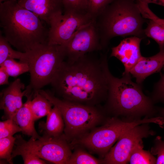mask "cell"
I'll return each instance as SVG.
<instances>
[{
    "label": "cell",
    "instance_id": "10",
    "mask_svg": "<svg viewBox=\"0 0 164 164\" xmlns=\"http://www.w3.org/2000/svg\"><path fill=\"white\" fill-rule=\"evenodd\" d=\"M149 123L137 125L128 130L120 137L116 144L105 155L103 163L110 164H125L128 162L134 149L142 139L153 135Z\"/></svg>",
    "mask_w": 164,
    "mask_h": 164
},
{
    "label": "cell",
    "instance_id": "12",
    "mask_svg": "<svg viewBox=\"0 0 164 164\" xmlns=\"http://www.w3.org/2000/svg\"><path fill=\"white\" fill-rule=\"evenodd\" d=\"M24 84L19 78L16 79L0 93V108L4 111V117L12 119L23 104L22 98L32 91L25 88Z\"/></svg>",
    "mask_w": 164,
    "mask_h": 164
},
{
    "label": "cell",
    "instance_id": "26",
    "mask_svg": "<svg viewBox=\"0 0 164 164\" xmlns=\"http://www.w3.org/2000/svg\"><path fill=\"white\" fill-rule=\"evenodd\" d=\"M15 148L13 149L12 153V159L16 156L20 155L22 157L25 164L46 163V162L31 152L15 144Z\"/></svg>",
    "mask_w": 164,
    "mask_h": 164
},
{
    "label": "cell",
    "instance_id": "22",
    "mask_svg": "<svg viewBox=\"0 0 164 164\" xmlns=\"http://www.w3.org/2000/svg\"><path fill=\"white\" fill-rule=\"evenodd\" d=\"M8 73L9 76L17 77L29 70L28 63L20 61L18 62L14 59H8L0 65Z\"/></svg>",
    "mask_w": 164,
    "mask_h": 164
},
{
    "label": "cell",
    "instance_id": "34",
    "mask_svg": "<svg viewBox=\"0 0 164 164\" xmlns=\"http://www.w3.org/2000/svg\"><path fill=\"white\" fill-rule=\"evenodd\" d=\"M158 111H159V117H161L163 120L164 123L161 126L163 127H164V108L158 109Z\"/></svg>",
    "mask_w": 164,
    "mask_h": 164
},
{
    "label": "cell",
    "instance_id": "35",
    "mask_svg": "<svg viewBox=\"0 0 164 164\" xmlns=\"http://www.w3.org/2000/svg\"><path fill=\"white\" fill-rule=\"evenodd\" d=\"M9 0H0V2H2L5 1H9Z\"/></svg>",
    "mask_w": 164,
    "mask_h": 164
},
{
    "label": "cell",
    "instance_id": "13",
    "mask_svg": "<svg viewBox=\"0 0 164 164\" xmlns=\"http://www.w3.org/2000/svg\"><path fill=\"white\" fill-rule=\"evenodd\" d=\"M142 39L135 36L125 38L118 45L111 48V56L117 58L124 66L123 74L130 73L142 56L140 50Z\"/></svg>",
    "mask_w": 164,
    "mask_h": 164
},
{
    "label": "cell",
    "instance_id": "23",
    "mask_svg": "<svg viewBox=\"0 0 164 164\" xmlns=\"http://www.w3.org/2000/svg\"><path fill=\"white\" fill-rule=\"evenodd\" d=\"M114 0H84V10L96 19L105 8Z\"/></svg>",
    "mask_w": 164,
    "mask_h": 164
},
{
    "label": "cell",
    "instance_id": "7",
    "mask_svg": "<svg viewBox=\"0 0 164 164\" xmlns=\"http://www.w3.org/2000/svg\"><path fill=\"white\" fill-rule=\"evenodd\" d=\"M156 122L155 117L124 120L113 118L103 126L81 138L79 142L90 150L105 155L115 142L128 130L138 125Z\"/></svg>",
    "mask_w": 164,
    "mask_h": 164
},
{
    "label": "cell",
    "instance_id": "1",
    "mask_svg": "<svg viewBox=\"0 0 164 164\" xmlns=\"http://www.w3.org/2000/svg\"><path fill=\"white\" fill-rule=\"evenodd\" d=\"M107 54L99 59L87 54L72 63L64 61L51 84L61 99L94 106L107 99L108 84Z\"/></svg>",
    "mask_w": 164,
    "mask_h": 164
},
{
    "label": "cell",
    "instance_id": "21",
    "mask_svg": "<svg viewBox=\"0 0 164 164\" xmlns=\"http://www.w3.org/2000/svg\"><path fill=\"white\" fill-rule=\"evenodd\" d=\"M146 36L154 39L159 45L160 50L164 48V25L150 19L147 27L144 29Z\"/></svg>",
    "mask_w": 164,
    "mask_h": 164
},
{
    "label": "cell",
    "instance_id": "29",
    "mask_svg": "<svg viewBox=\"0 0 164 164\" xmlns=\"http://www.w3.org/2000/svg\"><path fill=\"white\" fill-rule=\"evenodd\" d=\"M163 70L164 71V67ZM152 99L153 102L160 101L164 103V73L155 85Z\"/></svg>",
    "mask_w": 164,
    "mask_h": 164
},
{
    "label": "cell",
    "instance_id": "20",
    "mask_svg": "<svg viewBox=\"0 0 164 164\" xmlns=\"http://www.w3.org/2000/svg\"><path fill=\"white\" fill-rule=\"evenodd\" d=\"M142 143H140L133 150L128 162L131 164H156V158L151 152L143 149Z\"/></svg>",
    "mask_w": 164,
    "mask_h": 164
},
{
    "label": "cell",
    "instance_id": "9",
    "mask_svg": "<svg viewBox=\"0 0 164 164\" xmlns=\"http://www.w3.org/2000/svg\"><path fill=\"white\" fill-rule=\"evenodd\" d=\"M95 20L84 11L60 13L50 25L48 44L64 46L79 29Z\"/></svg>",
    "mask_w": 164,
    "mask_h": 164
},
{
    "label": "cell",
    "instance_id": "15",
    "mask_svg": "<svg viewBox=\"0 0 164 164\" xmlns=\"http://www.w3.org/2000/svg\"><path fill=\"white\" fill-rule=\"evenodd\" d=\"M164 67V48L160 49L157 54L149 57L142 56L130 73L141 84L148 76L160 72Z\"/></svg>",
    "mask_w": 164,
    "mask_h": 164
},
{
    "label": "cell",
    "instance_id": "24",
    "mask_svg": "<svg viewBox=\"0 0 164 164\" xmlns=\"http://www.w3.org/2000/svg\"><path fill=\"white\" fill-rule=\"evenodd\" d=\"M103 163V161L96 159L81 149L72 154L67 164H97Z\"/></svg>",
    "mask_w": 164,
    "mask_h": 164
},
{
    "label": "cell",
    "instance_id": "4",
    "mask_svg": "<svg viewBox=\"0 0 164 164\" xmlns=\"http://www.w3.org/2000/svg\"><path fill=\"white\" fill-rule=\"evenodd\" d=\"M105 68L108 84L107 106L111 111L131 119L144 116L150 118L156 112L152 99L143 94L141 84L132 81L130 73L118 78L111 74L108 64Z\"/></svg>",
    "mask_w": 164,
    "mask_h": 164
},
{
    "label": "cell",
    "instance_id": "11",
    "mask_svg": "<svg viewBox=\"0 0 164 164\" xmlns=\"http://www.w3.org/2000/svg\"><path fill=\"white\" fill-rule=\"evenodd\" d=\"M96 20L79 29L64 46L68 63H73L88 53L102 50Z\"/></svg>",
    "mask_w": 164,
    "mask_h": 164
},
{
    "label": "cell",
    "instance_id": "19",
    "mask_svg": "<svg viewBox=\"0 0 164 164\" xmlns=\"http://www.w3.org/2000/svg\"><path fill=\"white\" fill-rule=\"evenodd\" d=\"M25 53L14 50L11 46L10 43L0 33V65L8 59H17L19 61L24 62L25 59Z\"/></svg>",
    "mask_w": 164,
    "mask_h": 164
},
{
    "label": "cell",
    "instance_id": "25",
    "mask_svg": "<svg viewBox=\"0 0 164 164\" xmlns=\"http://www.w3.org/2000/svg\"><path fill=\"white\" fill-rule=\"evenodd\" d=\"M16 140L15 137L9 136L0 138V159L12 164V155Z\"/></svg>",
    "mask_w": 164,
    "mask_h": 164
},
{
    "label": "cell",
    "instance_id": "6",
    "mask_svg": "<svg viewBox=\"0 0 164 164\" xmlns=\"http://www.w3.org/2000/svg\"><path fill=\"white\" fill-rule=\"evenodd\" d=\"M38 91L60 111L64 123V135L67 141L92 128L101 119V114L94 106L60 99L48 91L40 89Z\"/></svg>",
    "mask_w": 164,
    "mask_h": 164
},
{
    "label": "cell",
    "instance_id": "28",
    "mask_svg": "<svg viewBox=\"0 0 164 164\" xmlns=\"http://www.w3.org/2000/svg\"><path fill=\"white\" fill-rule=\"evenodd\" d=\"M151 153L157 156L156 164H164V140L161 137L157 136L154 140V146L151 150Z\"/></svg>",
    "mask_w": 164,
    "mask_h": 164
},
{
    "label": "cell",
    "instance_id": "5",
    "mask_svg": "<svg viewBox=\"0 0 164 164\" xmlns=\"http://www.w3.org/2000/svg\"><path fill=\"white\" fill-rule=\"evenodd\" d=\"M25 53L24 63L29 65L30 74V84L26 88L33 91L51 83L66 58L64 46L48 43Z\"/></svg>",
    "mask_w": 164,
    "mask_h": 164
},
{
    "label": "cell",
    "instance_id": "32",
    "mask_svg": "<svg viewBox=\"0 0 164 164\" xmlns=\"http://www.w3.org/2000/svg\"><path fill=\"white\" fill-rule=\"evenodd\" d=\"M9 76L2 67L0 68V85L9 84Z\"/></svg>",
    "mask_w": 164,
    "mask_h": 164
},
{
    "label": "cell",
    "instance_id": "31",
    "mask_svg": "<svg viewBox=\"0 0 164 164\" xmlns=\"http://www.w3.org/2000/svg\"><path fill=\"white\" fill-rule=\"evenodd\" d=\"M142 15L145 19L154 20L164 25V19H162L157 17L150 10L148 6L146 7L144 9L142 12Z\"/></svg>",
    "mask_w": 164,
    "mask_h": 164
},
{
    "label": "cell",
    "instance_id": "30",
    "mask_svg": "<svg viewBox=\"0 0 164 164\" xmlns=\"http://www.w3.org/2000/svg\"><path fill=\"white\" fill-rule=\"evenodd\" d=\"M84 0H62L65 11H83Z\"/></svg>",
    "mask_w": 164,
    "mask_h": 164
},
{
    "label": "cell",
    "instance_id": "8",
    "mask_svg": "<svg viewBox=\"0 0 164 164\" xmlns=\"http://www.w3.org/2000/svg\"><path fill=\"white\" fill-rule=\"evenodd\" d=\"M15 137V145L55 164H67L72 154L64 134L56 137L42 136L35 140L31 138L28 141L20 135Z\"/></svg>",
    "mask_w": 164,
    "mask_h": 164
},
{
    "label": "cell",
    "instance_id": "3",
    "mask_svg": "<svg viewBox=\"0 0 164 164\" xmlns=\"http://www.w3.org/2000/svg\"><path fill=\"white\" fill-rule=\"evenodd\" d=\"M134 0H114L100 15L96 22L102 50L107 48L110 40L116 36H133L146 37L143 28L147 21L142 15Z\"/></svg>",
    "mask_w": 164,
    "mask_h": 164
},
{
    "label": "cell",
    "instance_id": "2",
    "mask_svg": "<svg viewBox=\"0 0 164 164\" xmlns=\"http://www.w3.org/2000/svg\"><path fill=\"white\" fill-rule=\"evenodd\" d=\"M33 12L16 0L0 2V26L2 34L18 51L26 52L48 43L49 30Z\"/></svg>",
    "mask_w": 164,
    "mask_h": 164
},
{
    "label": "cell",
    "instance_id": "33",
    "mask_svg": "<svg viewBox=\"0 0 164 164\" xmlns=\"http://www.w3.org/2000/svg\"><path fill=\"white\" fill-rule=\"evenodd\" d=\"M146 4L153 3L164 6V0H134Z\"/></svg>",
    "mask_w": 164,
    "mask_h": 164
},
{
    "label": "cell",
    "instance_id": "17",
    "mask_svg": "<svg viewBox=\"0 0 164 164\" xmlns=\"http://www.w3.org/2000/svg\"><path fill=\"white\" fill-rule=\"evenodd\" d=\"M65 124L62 115L58 108L53 106L47 115L45 122H40L38 125L39 132L43 136L49 137H58L63 135Z\"/></svg>",
    "mask_w": 164,
    "mask_h": 164
},
{
    "label": "cell",
    "instance_id": "14",
    "mask_svg": "<svg viewBox=\"0 0 164 164\" xmlns=\"http://www.w3.org/2000/svg\"><path fill=\"white\" fill-rule=\"evenodd\" d=\"M18 3L33 12L50 25L58 15L62 12V0H18Z\"/></svg>",
    "mask_w": 164,
    "mask_h": 164
},
{
    "label": "cell",
    "instance_id": "18",
    "mask_svg": "<svg viewBox=\"0 0 164 164\" xmlns=\"http://www.w3.org/2000/svg\"><path fill=\"white\" fill-rule=\"evenodd\" d=\"M33 92V95L29 100V105L35 121L47 116L51 110L52 106L53 105L38 91Z\"/></svg>",
    "mask_w": 164,
    "mask_h": 164
},
{
    "label": "cell",
    "instance_id": "27",
    "mask_svg": "<svg viewBox=\"0 0 164 164\" xmlns=\"http://www.w3.org/2000/svg\"><path fill=\"white\" fill-rule=\"evenodd\" d=\"M22 132L19 126L13 119H9L0 122V138L13 136L15 133Z\"/></svg>",
    "mask_w": 164,
    "mask_h": 164
},
{
    "label": "cell",
    "instance_id": "16",
    "mask_svg": "<svg viewBox=\"0 0 164 164\" xmlns=\"http://www.w3.org/2000/svg\"><path fill=\"white\" fill-rule=\"evenodd\" d=\"M33 93L32 92L27 95L26 102L23 104L12 119L20 128L23 134L31 136V138L35 140L39 138L41 136L38 135L35 128V121L29 105L30 99Z\"/></svg>",
    "mask_w": 164,
    "mask_h": 164
}]
</instances>
